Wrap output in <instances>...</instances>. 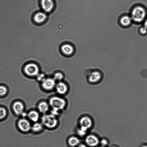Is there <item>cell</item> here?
<instances>
[{
  "label": "cell",
  "instance_id": "cell-2",
  "mask_svg": "<svg viewBox=\"0 0 147 147\" xmlns=\"http://www.w3.org/2000/svg\"><path fill=\"white\" fill-rule=\"evenodd\" d=\"M146 11L145 8L140 5H137L131 11L130 16L132 21L139 23L144 20L146 18Z\"/></svg>",
  "mask_w": 147,
  "mask_h": 147
},
{
  "label": "cell",
  "instance_id": "cell-23",
  "mask_svg": "<svg viewBox=\"0 0 147 147\" xmlns=\"http://www.w3.org/2000/svg\"><path fill=\"white\" fill-rule=\"evenodd\" d=\"M140 32L142 34H145L147 32V29L144 26H143L140 28Z\"/></svg>",
  "mask_w": 147,
  "mask_h": 147
},
{
  "label": "cell",
  "instance_id": "cell-22",
  "mask_svg": "<svg viewBox=\"0 0 147 147\" xmlns=\"http://www.w3.org/2000/svg\"><path fill=\"white\" fill-rule=\"evenodd\" d=\"M7 92V88L4 86H0V96H3L5 95Z\"/></svg>",
  "mask_w": 147,
  "mask_h": 147
},
{
  "label": "cell",
  "instance_id": "cell-19",
  "mask_svg": "<svg viewBox=\"0 0 147 147\" xmlns=\"http://www.w3.org/2000/svg\"><path fill=\"white\" fill-rule=\"evenodd\" d=\"M31 128L32 131L34 132H39L42 130L43 129L42 124L38 123H35Z\"/></svg>",
  "mask_w": 147,
  "mask_h": 147
},
{
  "label": "cell",
  "instance_id": "cell-21",
  "mask_svg": "<svg viewBox=\"0 0 147 147\" xmlns=\"http://www.w3.org/2000/svg\"><path fill=\"white\" fill-rule=\"evenodd\" d=\"M7 113L6 109L3 107H0V119L5 117Z\"/></svg>",
  "mask_w": 147,
  "mask_h": 147
},
{
  "label": "cell",
  "instance_id": "cell-9",
  "mask_svg": "<svg viewBox=\"0 0 147 147\" xmlns=\"http://www.w3.org/2000/svg\"><path fill=\"white\" fill-rule=\"evenodd\" d=\"M47 17V15L45 13L38 12L33 16L32 20L35 23L39 24L44 22L46 20Z\"/></svg>",
  "mask_w": 147,
  "mask_h": 147
},
{
  "label": "cell",
  "instance_id": "cell-7",
  "mask_svg": "<svg viewBox=\"0 0 147 147\" xmlns=\"http://www.w3.org/2000/svg\"><path fill=\"white\" fill-rule=\"evenodd\" d=\"M55 80L53 78H45L42 82V86L45 90H50L56 86Z\"/></svg>",
  "mask_w": 147,
  "mask_h": 147
},
{
  "label": "cell",
  "instance_id": "cell-20",
  "mask_svg": "<svg viewBox=\"0 0 147 147\" xmlns=\"http://www.w3.org/2000/svg\"><path fill=\"white\" fill-rule=\"evenodd\" d=\"M63 78V74L60 72H57L55 73L53 77V78L55 80L61 81Z\"/></svg>",
  "mask_w": 147,
  "mask_h": 147
},
{
  "label": "cell",
  "instance_id": "cell-24",
  "mask_svg": "<svg viewBox=\"0 0 147 147\" xmlns=\"http://www.w3.org/2000/svg\"><path fill=\"white\" fill-rule=\"evenodd\" d=\"M77 132L78 134L81 136H84L86 133V132L80 129L78 130Z\"/></svg>",
  "mask_w": 147,
  "mask_h": 147
},
{
  "label": "cell",
  "instance_id": "cell-15",
  "mask_svg": "<svg viewBox=\"0 0 147 147\" xmlns=\"http://www.w3.org/2000/svg\"><path fill=\"white\" fill-rule=\"evenodd\" d=\"M61 50L63 54L67 55H71L74 51L73 46L68 44L63 45L61 47Z\"/></svg>",
  "mask_w": 147,
  "mask_h": 147
},
{
  "label": "cell",
  "instance_id": "cell-8",
  "mask_svg": "<svg viewBox=\"0 0 147 147\" xmlns=\"http://www.w3.org/2000/svg\"><path fill=\"white\" fill-rule=\"evenodd\" d=\"M18 125L19 129L24 132L28 131L31 128L30 122L25 119H20L18 122Z\"/></svg>",
  "mask_w": 147,
  "mask_h": 147
},
{
  "label": "cell",
  "instance_id": "cell-27",
  "mask_svg": "<svg viewBox=\"0 0 147 147\" xmlns=\"http://www.w3.org/2000/svg\"><path fill=\"white\" fill-rule=\"evenodd\" d=\"M144 26L147 29V18H146L144 20Z\"/></svg>",
  "mask_w": 147,
  "mask_h": 147
},
{
  "label": "cell",
  "instance_id": "cell-30",
  "mask_svg": "<svg viewBox=\"0 0 147 147\" xmlns=\"http://www.w3.org/2000/svg\"><path fill=\"white\" fill-rule=\"evenodd\" d=\"M103 147L101 146V147Z\"/></svg>",
  "mask_w": 147,
  "mask_h": 147
},
{
  "label": "cell",
  "instance_id": "cell-29",
  "mask_svg": "<svg viewBox=\"0 0 147 147\" xmlns=\"http://www.w3.org/2000/svg\"><path fill=\"white\" fill-rule=\"evenodd\" d=\"M142 147H147V145H144Z\"/></svg>",
  "mask_w": 147,
  "mask_h": 147
},
{
  "label": "cell",
  "instance_id": "cell-3",
  "mask_svg": "<svg viewBox=\"0 0 147 147\" xmlns=\"http://www.w3.org/2000/svg\"><path fill=\"white\" fill-rule=\"evenodd\" d=\"M49 104L53 109L51 114L55 115L58 114V111L65 108L66 102L63 99L54 96L50 98Z\"/></svg>",
  "mask_w": 147,
  "mask_h": 147
},
{
  "label": "cell",
  "instance_id": "cell-11",
  "mask_svg": "<svg viewBox=\"0 0 147 147\" xmlns=\"http://www.w3.org/2000/svg\"><path fill=\"white\" fill-rule=\"evenodd\" d=\"M99 142L98 138L93 135L88 136L85 139L86 144L91 147H94L97 146Z\"/></svg>",
  "mask_w": 147,
  "mask_h": 147
},
{
  "label": "cell",
  "instance_id": "cell-1",
  "mask_svg": "<svg viewBox=\"0 0 147 147\" xmlns=\"http://www.w3.org/2000/svg\"><path fill=\"white\" fill-rule=\"evenodd\" d=\"M89 70L87 76V80L89 83L96 86L102 84L105 78V74L103 70L97 66L93 67Z\"/></svg>",
  "mask_w": 147,
  "mask_h": 147
},
{
  "label": "cell",
  "instance_id": "cell-4",
  "mask_svg": "<svg viewBox=\"0 0 147 147\" xmlns=\"http://www.w3.org/2000/svg\"><path fill=\"white\" fill-rule=\"evenodd\" d=\"M42 121L45 126L49 128L55 127L58 122L55 116L52 114L44 115L42 118Z\"/></svg>",
  "mask_w": 147,
  "mask_h": 147
},
{
  "label": "cell",
  "instance_id": "cell-18",
  "mask_svg": "<svg viewBox=\"0 0 147 147\" xmlns=\"http://www.w3.org/2000/svg\"><path fill=\"white\" fill-rule=\"evenodd\" d=\"M80 143V140L76 137L72 136L68 140L69 145L71 147H75Z\"/></svg>",
  "mask_w": 147,
  "mask_h": 147
},
{
  "label": "cell",
  "instance_id": "cell-16",
  "mask_svg": "<svg viewBox=\"0 0 147 147\" xmlns=\"http://www.w3.org/2000/svg\"><path fill=\"white\" fill-rule=\"evenodd\" d=\"M38 109L39 111L42 113H46L49 110V104L46 102L42 101L38 104Z\"/></svg>",
  "mask_w": 147,
  "mask_h": 147
},
{
  "label": "cell",
  "instance_id": "cell-17",
  "mask_svg": "<svg viewBox=\"0 0 147 147\" xmlns=\"http://www.w3.org/2000/svg\"><path fill=\"white\" fill-rule=\"evenodd\" d=\"M28 116L29 118L34 122L37 121L39 118V114L38 113L34 110L30 111L28 114Z\"/></svg>",
  "mask_w": 147,
  "mask_h": 147
},
{
  "label": "cell",
  "instance_id": "cell-10",
  "mask_svg": "<svg viewBox=\"0 0 147 147\" xmlns=\"http://www.w3.org/2000/svg\"><path fill=\"white\" fill-rule=\"evenodd\" d=\"M41 3L43 9L47 12L51 11L54 6L52 0H41Z\"/></svg>",
  "mask_w": 147,
  "mask_h": 147
},
{
  "label": "cell",
  "instance_id": "cell-13",
  "mask_svg": "<svg viewBox=\"0 0 147 147\" xmlns=\"http://www.w3.org/2000/svg\"><path fill=\"white\" fill-rule=\"evenodd\" d=\"M57 92L59 94H63L67 91L68 88L67 85L64 83L60 82L55 86Z\"/></svg>",
  "mask_w": 147,
  "mask_h": 147
},
{
  "label": "cell",
  "instance_id": "cell-26",
  "mask_svg": "<svg viewBox=\"0 0 147 147\" xmlns=\"http://www.w3.org/2000/svg\"><path fill=\"white\" fill-rule=\"evenodd\" d=\"M101 143L102 145L104 146L107 144V142L106 140L103 139L101 140Z\"/></svg>",
  "mask_w": 147,
  "mask_h": 147
},
{
  "label": "cell",
  "instance_id": "cell-14",
  "mask_svg": "<svg viewBox=\"0 0 147 147\" xmlns=\"http://www.w3.org/2000/svg\"><path fill=\"white\" fill-rule=\"evenodd\" d=\"M132 19L130 16L125 15L121 16L119 20L120 24L123 27H127L131 24Z\"/></svg>",
  "mask_w": 147,
  "mask_h": 147
},
{
  "label": "cell",
  "instance_id": "cell-12",
  "mask_svg": "<svg viewBox=\"0 0 147 147\" xmlns=\"http://www.w3.org/2000/svg\"><path fill=\"white\" fill-rule=\"evenodd\" d=\"M13 109L14 113L18 115L21 114L23 111L24 106L23 103L20 101L15 102L13 104Z\"/></svg>",
  "mask_w": 147,
  "mask_h": 147
},
{
  "label": "cell",
  "instance_id": "cell-25",
  "mask_svg": "<svg viewBox=\"0 0 147 147\" xmlns=\"http://www.w3.org/2000/svg\"><path fill=\"white\" fill-rule=\"evenodd\" d=\"M38 80L39 81H42L43 80H44L45 78V75L44 74H40L39 75H38Z\"/></svg>",
  "mask_w": 147,
  "mask_h": 147
},
{
  "label": "cell",
  "instance_id": "cell-28",
  "mask_svg": "<svg viewBox=\"0 0 147 147\" xmlns=\"http://www.w3.org/2000/svg\"><path fill=\"white\" fill-rule=\"evenodd\" d=\"M78 147H87L84 144H81L79 145Z\"/></svg>",
  "mask_w": 147,
  "mask_h": 147
},
{
  "label": "cell",
  "instance_id": "cell-6",
  "mask_svg": "<svg viewBox=\"0 0 147 147\" xmlns=\"http://www.w3.org/2000/svg\"><path fill=\"white\" fill-rule=\"evenodd\" d=\"M79 123L81 126L80 129L86 132L91 127L92 123L91 119L87 116L82 117L80 120Z\"/></svg>",
  "mask_w": 147,
  "mask_h": 147
},
{
  "label": "cell",
  "instance_id": "cell-5",
  "mask_svg": "<svg viewBox=\"0 0 147 147\" xmlns=\"http://www.w3.org/2000/svg\"><path fill=\"white\" fill-rule=\"evenodd\" d=\"M25 73L30 76H37L39 74V69L38 66L34 63L26 64L24 68Z\"/></svg>",
  "mask_w": 147,
  "mask_h": 147
}]
</instances>
